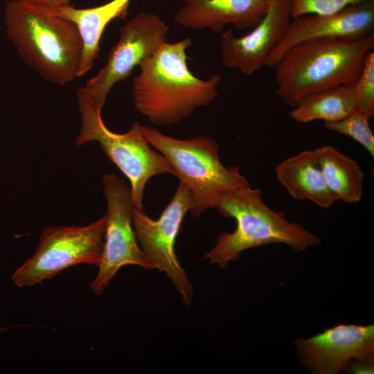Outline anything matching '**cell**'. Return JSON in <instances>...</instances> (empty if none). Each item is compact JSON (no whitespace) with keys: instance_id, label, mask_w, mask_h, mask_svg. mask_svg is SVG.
<instances>
[{"instance_id":"cell-1","label":"cell","mask_w":374,"mask_h":374,"mask_svg":"<svg viewBox=\"0 0 374 374\" xmlns=\"http://www.w3.org/2000/svg\"><path fill=\"white\" fill-rule=\"evenodd\" d=\"M191 44L189 37L165 42L139 66L132 84L134 107L152 124L177 123L218 95L220 74L202 80L188 68L186 51Z\"/></svg>"},{"instance_id":"cell-2","label":"cell","mask_w":374,"mask_h":374,"mask_svg":"<svg viewBox=\"0 0 374 374\" xmlns=\"http://www.w3.org/2000/svg\"><path fill=\"white\" fill-rule=\"evenodd\" d=\"M373 46V34L362 38L301 42L288 50L274 66L275 93L294 107L310 94L340 85H353Z\"/></svg>"},{"instance_id":"cell-3","label":"cell","mask_w":374,"mask_h":374,"mask_svg":"<svg viewBox=\"0 0 374 374\" xmlns=\"http://www.w3.org/2000/svg\"><path fill=\"white\" fill-rule=\"evenodd\" d=\"M4 23L22 59L43 78L64 85L78 78L82 45L73 24L20 0L7 2Z\"/></svg>"},{"instance_id":"cell-4","label":"cell","mask_w":374,"mask_h":374,"mask_svg":"<svg viewBox=\"0 0 374 374\" xmlns=\"http://www.w3.org/2000/svg\"><path fill=\"white\" fill-rule=\"evenodd\" d=\"M217 208L221 215L236 222L235 229L220 233L215 246L204 255L210 264L220 268L238 260L243 251L260 246L280 243L301 252L320 243L319 237L303 225L271 209L258 188L248 186L225 194Z\"/></svg>"},{"instance_id":"cell-5","label":"cell","mask_w":374,"mask_h":374,"mask_svg":"<svg viewBox=\"0 0 374 374\" xmlns=\"http://www.w3.org/2000/svg\"><path fill=\"white\" fill-rule=\"evenodd\" d=\"M148 143L170 163L175 175L190 193V212L198 217L217 208L226 193L250 186L238 166H225L219 156L217 142L209 136L179 139L141 125Z\"/></svg>"},{"instance_id":"cell-6","label":"cell","mask_w":374,"mask_h":374,"mask_svg":"<svg viewBox=\"0 0 374 374\" xmlns=\"http://www.w3.org/2000/svg\"><path fill=\"white\" fill-rule=\"evenodd\" d=\"M77 96L82 124L75 145L98 142L107 158L128 179L133 206L143 208L147 182L157 175H175L172 166L148 143L138 122L125 133H115L104 123L103 109L82 92L78 91Z\"/></svg>"},{"instance_id":"cell-7","label":"cell","mask_w":374,"mask_h":374,"mask_svg":"<svg viewBox=\"0 0 374 374\" xmlns=\"http://www.w3.org/2000/svg\"><path fill=\"white\" fill-rule=\"evenodd\" d=\"M106 215L84 226H48L40 237L35 252L13 273L19 287L33 286L78 264L99 266L101 262Z\"/></svg>"},{"instance_id":"cell-8","label":"cell","mask_w":374,"mask_h":374,"mask_svg":"<svg viewBox=\"0 0 374 374\" xmlns=\"http://www.w3.org/2000/svg\"><path fill=\"white\" fill-rule=\"evenodd\" d=\"M190 208L188 188L179 183L171 201L157 220L143 208L132 207V224L139 244L152 269L166 273L183 303H191L193 288L175 251L177 235L186 213Z\"/></svg>"},{"instance_id":"cell-9","label":"cell","mask_w":374,"mask_h":374,"mask_svg":"<svg viewBox=\"0 0 374 374\" xmlns=\"http://www.w3.org/2000/svg\"><path fill=\"white\" fill-rule=\"evenodd\" d=\"M102 180L107 203L104 246L98 273L90 285L97 294L104 292L124 266L132 265L152 269L134 230L130 188L114 174L105 175Z\"/></svg>"},{"instance_id":"cell-10","label":"cell","mask_w":374,"mask_h":374,"mask_svg":"<svg viewBox=\"0 0 374 374\" xmlns=\"http://www.w3.org/2000/svg\"><path fill=\"white\" fill-rule=\"evenodd\" d=\"M168 27L153 13L136 15L120 28L119 39L112 46L106 64L78 91L101 109L113 86L127 78L132 71L166 42Z\"/></svg>"},{"instance_id":"cell-11","label":"cell","mask_w":374,"mask_h":374,"mask_svg":"<svg viewBox=\"0 0 374 374\" xmlns=\"http://www.w3.org/2000/svg\"><path fill=\"white\" fill-rule=\"evenodd\" d=\"M301 364L316 374H338L356 362L374 363V325L338 324L294 342Z\"/></svg>"},{"instance_id":"cell-12","label":"cell","mask_w":374,"mask_h":374,"mask_svg":"<svg viewBox=\"0 0 374 374\" xmlns=\"http://www.w3.org/2000/svg\"><path fill=\"white\" fill-rule=\"evenodd\" d=\"M374 1L348 6L327 15L292 18L285 33L267 58L265 66L274 67L295 45L311 39L362 38L373 34Z\"/></svg>"},{"instance_id":"cell-13","label":"cell","mask_w":374,"mask_h":374,"mask_svg":"<svg viewBox=\"0 0 374 374\" xmlns=\"http://www.w3.org/2000/svg\"><path fill=\"white\" fill-rule=\"evenodd\" d=\"M291 19L289 1L271 0L262 20L248 34L236 37L231 28L222 32L220 53L223 64L251 75L265 64Z\"/></svg>"},{"instance_id":"cell-14","label":"cell","mask_w":374,"mask_h":374,"mask_svg":"<svg viewBox=\"0 0 374 374\" xmlns=\"http://www.w3.org/2000/svg\"><path fill=\"white\" fill-rule=\"evenodd\" d=\"M183 1L184 5L173 17L175 22L188 28H209L219 33L228 24L240 29L255 27L271 0Z\"/></svg>"},{"instance_id":"cell-15","label":"cell","mask_w":374,"mask_h":374,"mask_svg":"<svg viewBox=\"0 0 374 374\" xmlns=\"http://www.w3.org/2000/svg\"><path fill=\"white\" fill-rule=\"evenodd\" d=\"M278 182L292 197L328 208L335 202L319 166L314 150L286 158L275 168Z\"/></svg>"},{"instance_id":"cell-16","label":"cell","mask_w":374,"mask_h":374,"mask_svg":"<svg viewBox=\"0 0 374 374\" xmlns=\"http://www.w3.org/2000/svg\"><path fill=\"white\" fill-rule=\"evenodd\" d=\"M131 0H111L104 4L86 8L69 6L56 15L69 21L78 30L82 41V54L78 77L93 66L100 50V41L108 24L116 18H124Z\"/></svg>"},{"instance_id":"cell-17","label":"cell","mask_w":374,"mask_h":374,"mask_svg":"<svg viewBox=\"0 0 374 374\" xmlns=\"http://www.w3.org/2000/svg\"><path fill=\"white\" fill-rule=\"evenodd\" d=\"M314 150L325 181L336 201L359 202L363 193L364 173L358 163L330 145Z\"/></svg>"},{"instance_id":"cell-18","label":"cell","mask_w":374,"mask_h":374,"mask_svg":"<svg viewBox=\"0 0 374 374\" xmlns=\"http://www.w3.org/2000/svg\"><path fill=\"white\" fill-rule=\"evenodd\" d=\"M355 109L353 85H340L306 96L292 107L289 115L299 123H328L343 119Z\"/></svg>"},{"instance_id":"cell-19","label":"cell","mask_w":374,"mask_h":374,"mask_svg":"<svg viewBox=\"0 0 374 374\" xmlns=\"http://www.w3.org/2000/svg\"><path fill=\"white\" fill-rule=\"evenodd\" d=\"M369 120L365 114L355 109L343 119L324 123V127L328 130L352 138L373 157L374 135L369 125Z\"/></svg>"},{"instance_id":"cell-20","label":"cell","mask_w":374,"mask_h":374,"mask_svg":"<svg viewBox=\"0 0 374 374\" xmlns=\"http://www.w3.org/2000/svg\"><path fill=\"white\" fill-rule=\"evenodd\" d=\"M356 109L365 114L369 119L374 117V52L369 51L357 80L353 85Z\"/></svg>"},{"instance_id":"cell-21","label":"cell","mask_w":374,"mask_h":374,"mask_svg":"<svg viewBox=\"0 0 374 374\" xmlns=\"http://www.w3.org/2000/svg\"><path fill=\"white\" fill-rule=\"evenodd\" d=\"M292 18L307 15H327L348 6L374 0H288Z\"/></svg>"},{"instance_id":"cell-22","label":"cell","mask_w":374,"mask_h":374,"mask_svg":"<svg viewBox=\"0 0 374 374\" xmlns=\"http://www.w3.org/2000/svg\"><path fill=\"white\" fill-rule=\"evenodd\" d=\"M24 3L35 8L57 14L69 6L71 0H20Z\"/></svg>"},{"instance_id":"cell-23","label":"cell","mask_w":374,"mask_h":374,"mask_svg":"<svg viewBox=\"0 0 374 374\" xmlns=\"http://www.w3.org/2000/svg\"><path fill=\"white\" fill-rule=\"evenodd\" d=\"M352 373H373V364L356 362L353 364L348 369Z\"/></svg>"},{"instance_id":"cell-24","label":"cell","mask_w":374,"mask_h":374,"mask_svg":"<svg viewBox=\"0 0 374 374\" xmlns=\"http://www.w3.org/2000/svg\"><path fill=\"white\" fill-rule=\"evenodd\" d=\"M7 330H8L7 328H0V332Z\"/></svg>"}]
</instances>
